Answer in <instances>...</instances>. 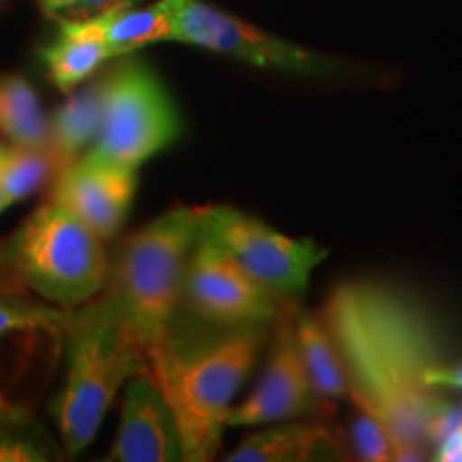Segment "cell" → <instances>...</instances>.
<instances>
[{"instance_id":"obj_1","label":"cell","mask_w":462,"mask_h":462,"mask_svg":"<svg viewBox=\"0 0 462 462\" xmlns=\"http://www.w3.org/2000/svg\"><path fill=\"white\" fill-rule=\"evenodd\" d=\"M321 321L343 356L349 398L388 432L392 460H426L429 446L462 424V407L426 383L446 357L435 321L411 296L381 281H346Z\"/></svg>"},{"instance_id":"obj_2","label":"cell","mask_w":462,"mask_h":462,"mask_svg":"<svg viewBox=\"0 0 462 462\" xmlns=\"http://www.w3.org/2000/svg\"><path fill=\"white\" fill-rule=\"evenodd\" d=\"M268 326L218 328L210 337H171L148 356V374L157 381L182 437V460L208 462L218 454L227 411L262 356Z\"/></svg>"},{"instance_id":"obj_3","label":"cell","mask_w":462,"mask_h":462,"mask_svg":"<svg viewBox=\"0 0 462 462\" xmlns=\"http://www.w3.org/2000/svg\"><path fill=\"white\" fill-rule=\"evenodd\" d=\"M62 338L67 377L51 415L65 454L78 456L95 441L120 388L148 373V362L106 291L71 309Z\"/></svg>"},{"instance_id":"obj_4","label":"cell","mask_w":462,"mask_h":462,"mask_svg":"<svg viewBox=\"0 0 462 462\" xmlns=\"http://www.w3.org/2000/svg\"><path fill=\"white\" fill-rule=\"evenodd\" d=\"M195 206H173L126 236L109 257L107 293L133 337L152 356L167 343L182 310L184 273L199 231Z\"/></svg>"},{"instance_id":"obj_5","label":"cell","mask_w":462,"mask_h":462,"mask_svg":"<svg viewBox=\"0 0 462 462\" xmlns=\"http://www.w3.org/2000/svg\"><path fill=\"white\" fill-rule=\"evenodd\" d=\"M0 270L45 302L78 309L106 289V240L56 201L32 210L0 240Z\"/></svg>"},{"instance_id":"obj_6","label":"cell","mask_w":462,"mask_h":462,"mask_svg":"<svg viewBox=\"0 0 462 462\" xmlns=\"http://www.w3.org/2000/svg\"><path fill=\"white\" fill-rule=\"evenodd\" d=\"M103 75L101 125L88 157L140 170L180 140L182 120L157 73L137 58L123 56Z\"/></svg>"},{"instance_id":"obj_7","label":"cell","mask_w":462,"mask_h":462,"mask_svg":"<svg viewBox=\"0 0 462 462\" xmlns=\"http://www.w3.org/2000/svg\"><path fill=\"white\" fill-rule=\"evenodd\" d=\"M199 236L217 245L248 276L282 298L302 296L328 248L310 238H291L262 218L234 206H206L199 212Z\"/></svg>"},{"instance_id":"obj_8","label":"cell","mask_w":462,"mask_h":462,"mask_svg":"<svg viewBox=\"0 0 462 462\" xmlns=\"http://www.w3.org/2000/svg\"><path fill=\"white\" fill-rule=\"evenodd\" d=\"M182 310L212 328L273 326L296 310L291 300L263 287L198 231L182 285Z\"/></svg>"},{"instance_id":"obj_9","label":"cell","mask_w":462,"mask_h":462,"mask_svg":"<svg viewBox=\"0 0 462 462\" xmlns=\"http://www.w3.org/2000/svg\"><path fill=\"white\" fill-rule=\"evenodd\" d=\"M173 42L218 51L253 67L304 75L337 71L328 58L273 37L201 0H173Z\"/></svg>"},{"instance_id":"obj_10","label":"cell","mask_w":462,"mask_h":462,"mask_svg":"<svg viewBox=\"0 0 462 462\" xmlns=\"http://www.w3.org/2000/svg\"><path fill=\"white\" fill-rule=\"evenodd\" d=\"M296 310L276 321L274 340L262 377L245 401L231 404L227 426H268L274 421L306 418L323 409L300 354L293 323Z\"/></svg>"},{"instance_id":"obj_11","label":"cell","mask_w":462,"mask_h":462,"mask_svg":"<svg viewBox=\"0 0 462 462\" xmlns=\"http://www.w3.org/2000/svg\"><path fill=\"white\" fill-rule=\"evenodd\" d=\"M137 193V170L114 167L82 154L51 180L50 199L99 236L114 240L129 218Z\"/></svg>"},{"instance_id":"obj_12","label":"cell","mask_w":462,"mask_h":462,"mask_svg":"<svg viewBox=\"0 0 462 462\" xmlns=\"http://www.w3.org/2000/svg\"><path fill=\"white\" fill-rule=\"evenodd\" d=\"M109 462H178L182 437L176 415L148 373L126 381L120 426L106 456Z\"/></svg>"},{"instance_id":"obj_13","label":"cell","mask_w":462,"mask_h":462,"mask_svg":"<svg viewBox=\"0 0 462 462\" xmlns=\"http://www.w3.org/2000/svg\"><path fill=\"white\" fill-rule=\"evenodd\" d=\"M227 462H309L349 460L346 448L323 424L306 421H274L268 429L242 439Z\"/></svg>"},{"instance_id":"obj_14","label":"cell","mask_w":462,"mask_h":462,"mask_svg":"<svg viewBox=\"0 0 462 462\" xmlns=\"http://www.w3.org/2000/svg\"><path fill=\"white\" fill-rule=\"evenodd\" d=\"M42 60L51 84L60 92H71L112 60L103 42L99 17L86 15L60 20L58 37L42 50Z\"/></svg>"},{"instance_id":"obj_15","label":"cell","mask_w":462,"mask_h":462,"mask_svg":"<svg viewBox=\"0 0 462 462\" xmlns=\"http://www.w3.org/2000/svg\"><path fill=\"white\" fill-rule=\"evenodd\" d=\"M103 78L69 92L67 101L58 106L50 118V152L58 171L88 152L101 125Z\"/></svg>"},{"instance_id":"obj_16","label":"cell","mask_w":462,"mask_h":462,"mask_svg":"<svg viewBox=\"0 0 462 462\" xmlns=\"http://www.w3.org/2000/svg\"><path fill=\"white\" fill-rule=\"evenodd\" d=\"M69 313L71 309H60V306L45 302L11 279L5 270H0V343L20 332L45 330L62 334ZM22 411L24 409L11 402L0 390V418H9Z\"/></svg>"},{"instance_id":"obj_17","label":"cell","mask_w":462,"mask_h":462,"mask_svg":"<svg viewBox=\"0 0 462 462\" xmlns=\"http://www.w3.org/2000/svg\"><path fill=\"white\" fill-rule=\"evenodd\" d=\"M293 323H296L300 354H302L315 394L319 396L323 407H332L334 401L349 396L343 356L321 317L296 310Z\"/></svg>"},{"instance_id":"obj_18","label":"cell","mask_w":462,"mask_h":462,"mask_svg":"<svg viewBox=\"0 0 462 462\" xmlns=\"http://www.w3.org/2000/svg\"><path fill=\"white\" fill-rule=\"evenodd\" d=\"M112 60L148 45L173 42V0H157L143 9H114L97 14Z\"/></svg>"},{"instance_id":"obj_19","label":"cell","mask_w":462,"mask_h":462,"mask_svg":"<svg viewBox=\"0 0 462 462\" xmlns=\"http://www.w3.org/2000/svg\"><path fill=\"white\" fill-rule=\"evenodd\" d=\"M0 135L9 146L50 148V118L22 75H0Z\"/></svg>"},{"instance_id":"obj_20","label":"cell","mask_w":462,"mask_h":462,"mask_svg":"<svg viewBox=\"0 0 462 462\" xmlns=\"http://www.w3.org/2000/svg\"><path fill=\"white\" fill-rule=\"evenodd\" d=\"M65 449L26 411L0 418V462L62 460Z\"/></svg>"},{"instance_id":"obj_21","label":"cell","mask_w":462,"mask_h":462,"mask_svg":"<svg viewBox=\"0 0 462 462\" xmlns=\"http://www.w3.org/2000/svg\"><path fill=\"white\" fill-rule=\"evenodd\" d=\"M56 159L50 148H20L7 143V154L0 170V184H3L9 206L31 198L51 178H56Z\"/></svg>"},{"instance_id":"obj_22","label":"cell","mask_w":462,"mask_h":462,"mask_svg":"<svg viewBox=\"0 0 462 462\" xmlns=\"http://www.w3.org/2000/svg\"><path fill=\"white\" fill-rule=\"evenodd\" d=\"M351 443H354V449L357 458L371 460V462H383L392 460V441L385 432L383 426L379 424L377 420L371 418L368 413H357L354 420V426H351Z\"/></svg>"},{"instance_id":"obj_23","label":"cell","mask_w":462,"mask_h":462,"mask_svg":"<svg viewBox=\"0 0 462 462\" xmlns=\"http://www.w3.org/2000/svg\"><path fill=\"white\" fill-rule=\"evenodd\" d=\"M426 383H429L430 390L435 392H452V390H462V360L460 362H448L443 360L437 368H432L426 377Z\"/></svg>"},{"instance_id":"obj_24","label":"cell","mask_w":462,"mask_h":462,"mask_svg":"<svg viewBox=\"0 0 462 462\" xmlns=\"http://www.w3.org/2000/svg\"><path fill=\"white\" fill-rule=\"evenodd\" d=\"M135 3L137 0H86L84 5H79V7L75 9V14L79 17L97 15V14H106V11H114V9H129Z\"/></svg>"},{"instance_id":"obj_25","label":"cell","mask_w":462,"mask_h":462,"mask_svg":"<svg viewBox=\"0 0 462 462\" xmlns=\"http://www.w3.org/2000/svg\"><path fill=\"white\" fill-rule=\"evenodd\" d=\"M86 0H39V5L48 11V14H60V11H75Z\"/></svg>"},{"instance_id":"obj_26","label":"cell","mask_w":462,"mask_h":462,"mask_svg":"<svg viewBox=\"0 0 462 462\" xmlns=\"http://www.w3.org/2000/svg\"><path fill=\"white\" fill-rule=\"evenodd\" d=\"M5 154H7V142H0V170H3V161H5ZM9 201L5 198V190H3V184H0V215H3L5 210H7Z\"/></svg>"}]
</instances>
